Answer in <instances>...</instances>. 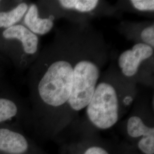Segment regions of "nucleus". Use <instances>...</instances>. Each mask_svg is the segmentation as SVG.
<instances>
[{
    "instance_id": "0eeeda50",
    "label": "nucleus",
    "mask_w": 154,
    "mask_h": 154,
    "mask_svg": "<svg viewBox=\"0 0 154 154\" xmlns=\"http://www.w3.org/2000/svg\"><path fill=\"white\" fill-rule=\"evenodd\" d=\"M24 23L26 27L36 35H45L54 26V22L51 18H42L39 17L38 7L34 4L28 7L25 14Z\"/></svg>"
},
{
    "instance_id": "2eb2a0df",
    "label": "nucleus",
    "mask_w": 154,
    "mask_h": 154,
    "mask_svg": "<svg viewBox=\"0 0 154 154\" xmlns=\"http://www.w3.org/2000/svg\"><path fill=\"white\" fill-rule=\"evenodd\" d=\"M83 154H109L105 149L98 146H93L87 149Z\"/></svg>"
},
{
    "instance_id": "9b49d317",
    "label": "nucleus",
    "mask_w": 154,
    "mask_h": 154,
    "mask_svg": "<svg viewBox=\"0 0 154 154\" xmlns=\"http://www.w3.org/2000/svg\"><path fill=\"white\" fill-rule=\"evenodd\" d=\"M16 105L9 99L0 98V123L6 121L17 113Z\"/></svg>"
},
{
    "instance_id": "f8f14e48",
    "label": "nucleus",
    "mask_w": 154,
    "mask_h": 154,
    "mask_svg": "<svg viewBox=\"0 0 154 154\" xmlns=\"http://www.w3.org/2000/svg\"><path fill=\"white\" fill-rule=\"evenodd\" d=\"M148 45L154 49V25L151 23L142 29L139 34V42Z\"/></svg>"
},
{
    "instance_id": "423d86ee",
    "label": "nucleus",
    "mask_w": 154,
    "mask_h": 154,
    "mask_svg": "<svg viewBox=\"0 0 154 154\" xmlns=\"http://www.w3.org/2000/svg\"><path fill=\"white\" fill-rule=\"evenodd\" d=\"M28 148L27 140L21 134L6 128L0 129V150L11 154H21Z\"/></svg>"
},
{
    "instance_id": "1a4fd4ad",
    "label": "nucleus",
    "mask_w": 154,
    "mask_h": 154,
    "mask_svg": "<svg viewBox=\"0 0 154 154\" xmlns=\"http://www.w3.org/2000/svg\"><path fill=\"white\" fill-rule=\"evenodd\" d=\"M127 132L133 138H142L154 135V128L146 125L138 116H131L127 122Z\"/></svg>"
},
{
    "instance_id": "9d476101",
    "label": "nucleus",
    "mask_w": 154,
    "mask_h": 154,
    "mask_svg": "<svg viewBox=\"0 0 154 154\" xmlns=\"http://www.w3.org/2000/svg\"><path fill=\"white\" fill-rule=\"evenodd\" d=\"M28 9V4L22 2L10 11L0 12V28L8 29L14 26L22 19Z\"/></svg>"
},
{
    "instance_id": "f03ea898",
    "label": "nucleus",
    "mask_w": 154,
    "mask_h": 154,
    "mask_svg": "<svg viewBox=\"0 0 154 154\" xmlns=\"http://www.w3.org/2000/svg\"><path fill=\"white\" fill-rule=\"evenodd\" d=\"M119 88L111 80L98 83L86 107L88 120L97 128L107 130L117 123L119 118Z\"/></svg>"
},
{
    "instance_id": "7ed1b4c3",
    "label": "nucleus",
    "mask_w": 154,
    "mask_h": 154,
    "mask_svg": "<svg viewBox=\"0 0 154 154\" xmlns=\"http://www.w3.org/2000/svg\"><path fill=\"white\" fill-rule=\"evenodd\" d=\"M98 62L88 54L75 58L72 90L67 102L75 111L86 108L93 95L100 75V66Z\"/></svg>"
},
{
    "instance_id": "20e7f679",
    "label": "nucleus",
    "mask_w": 154,
    "mask_h": 154,
    "mask_svg": "<svg viewBox=\"0 0 154 154\" xmlns=\"http://www.w3.org/2000/svg\"><path fill=\"white\" fill-rule=\"evenodd\" d=\"M153 55L154 48L142 42L137 43L118 57V65L122 74L127 78L135 77L143 62L153 57Z\"/></svg>"
},
{
    "instance_id": "4468645a",
    "label": "nucleus",
    "mask_w": 154,
    "mask_h": 154,
    "mask_svg": "<svg viewBox=\"0 0 154 154\" xmlns=\"http://www.w3.org/2000/svg\"><path fill=\"white\" fill-rule=\"evenodd\" d=\"M138 147L144 154H154V135L141 138L138 142Z\"/></svg>"
},
{
    "instance_id": "ddd939ff",
    "label": "nucleus",
    "mask_w": 154,
    "mask_h": 154,
    "mask_svg": "<svg viewBox=\"0 0 154 154\" xmlns=\"http://www.w3.org/2000/svg\"><path fill=\"white\" fill-rule=\"evenodd\" d=\"M129 3L136 11L146 13L154 12V0H131L129 1Z\"/></svg>"
},
{
    "instance_id": "f257e3e1",
    "label": "nucleus",
    "mask_w": 154,
    "mask_h": 154,
    "mask_svg": "<svg viewBox=\"0 0 154 154\" xmlns=\"http://www.w3.org/2000/svg\"><path fill=\"white\" fill-rule=\"evenodd\" d=\"M75 58L64 54L47 68L37 88L39 96L45 104L58 107L67 103L73 86Z\"/></svg>"
},
{
    "instance_id": "6e6552de",
    "label": "nucleus",
    "mask_w": 154,
    "mask_h": 154,
    "mask_svg": "<svg viewBox=\"0 0 154 154\" xmlns=\"http://www.w3.org/2000/svg\"><path fill=\"white\" fill-rule=\"evenodd\" d=\"M58 2L62 9L80 14H88L95 11L100 3L97 0H61Z\"/></svg>"
},
{
    "instance_id": "39448f33",
    "label": "nucleus",
    "mask_w": 154,
    "mask_h": 154,
    "mask_svg": "<svg viewBox=\"0 0 154 154\" xmlns=\"http://www.w3.org/2000/svg\"><path fill=\"white\" fill-rule=\"evenodd\" d=\"M3 37L8 39H17L21 44L24 52L29 55L37 53L38 48V37L26 26L16 25L6 29L2 33Z\"/></svg>"
}]
</instances>
